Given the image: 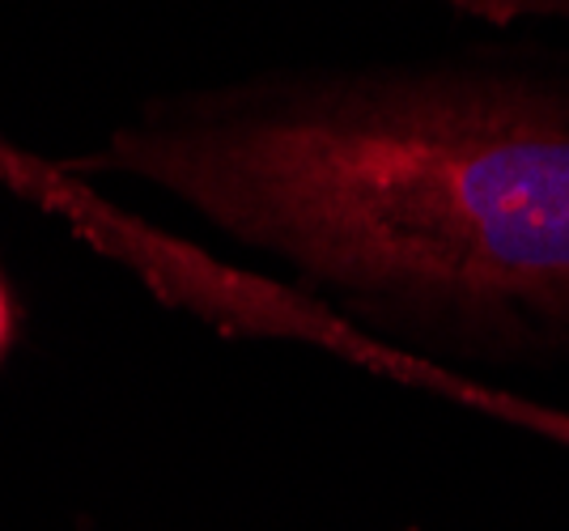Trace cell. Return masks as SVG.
<instances>
[{"mask_svg": "<svg viewBox=\"0 0 569 531\" xmlns=\"http://www.w3.org/2000/svg\"><path fill=\"white\" fill-rule=\"evenodd\" d=\"M86 167L183 200L396 353L569 365L561 56L468 48L158 98Z\"/></svg>", "mask_w": 569, "mask_h": 531, "instance_id": "obj_1", "label": "cell"}, {"mask_svg": "<svg viewBox=\"0 0 569 531\" xmlns=\"http://www.w3.org/2000/svg\"><path fill=\"white\" fill-rule=\"evenodd\" d=\"M260 332H277V337H302L315 340V344H328V349H340L357 362H370L391 370L396 379H408L417 387H433L442 395L459 400L463 409L485 412V417H498L506 425H519L522 434H536L545 442H557L569 451V409H557V404H545L536 395H522V391H510L501 383H485V379H472V374H455V370H442V365H429L421 358H408V353H396L379 340L361 337L357 328L340 323L332 311L315 307V302H302L298 293L277 290L268 311H263V328Z\"/></svg>", "mask_w": 569, "mask_h": 531, "instance_id": "obj_2", "label": "cell"}, {"mask_svg": "<svg viewBox=\"0 0 569 531\" xmlns=\"http://www.w3.org/2000/svg\"><path fill=\"white\" fill-rule=\"evenodd\" d=\"M468 18L493 26L515 22H566L569 26V0H442Z\"/></svg>", "mask_w": 569, "mask_h": 531, "instance_id": "obj_3", "label": "cell"}, {"mask_svg": "<svg viewBox=\"0 0 569 531\" xmlns=\"http://www.w3.org/2000/svg\"><path fill=\"white\" fill-rule=\"evenodd\" d=\"M9 344H13V298H9L4 277H0V358H4Z\"/></svg>", "mask_w": 569, "mask_h": 531, "instance_id": "obj_4", "label": "cell"}]
</instances>
